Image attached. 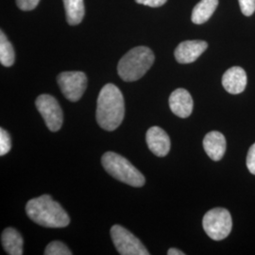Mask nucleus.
I'll use <instances>...</instances> for the list:
<instances>
[{"mask_svg": "<svg viewBox=\"0 0 255 255\" xmlns=\"http://www.w3.org/2000/svg\"><path fill=\"white\" fill-rule=\"evenodd\" d=\"M59 87L69 101H80L87 88V77L81 71H68L57 77Z\"/></svg>", "mask_w": 255, "mask_h": 255, "instance_id": "7", "label": "nucleus"}, {"mask_svg": "<svg viewBox=\"0 0 255 255\" xmlns=\"http://www.w3.org/2000/svg\"><path fill=\"white\" fill-rule=\"evenodd\" d=\"M138 4L141 5H145L148 7H152V8H157V7H161L167 0H135Z\"/></svg>", "mask_w": 255, "mask_h": 255, "instance_id": "23", "label": "nucleus"}, {"mask_svg": "<svg viewBox=\"0 0 255 255\" xmlns=\"http://www.w3.org/2000/svg\"><path fill=\"white\" fill-rule=\"evenodd\" d=\"M111 237L121 255H148L146 247L127 229L115 225L111 229Z\"/></svg>", "mask_w": 255, "mask_h": 255, "instance_id": "6", "label": "nucleus"}, {"mask_svg": "<svg viewBox=\"0 0 255 255\" xmlns=\"http://www.w3.org/2000/svg\"><path fill=\"white\" fill-rule=\"evenodd\" d=\"M203 148L213 161H219L226 151L225 136L217 130L208 132L203 139Z\"/></svg>", "mask_w": 255, "mask_h": 255, "instance_id": "13", "label": "nucleus"}, {"mask_svg": "<svg viewBox=\"0 0 255 255\" xmlns=\"http://www.w3.org/2000/svg\"><path fill=\"white\" fill-rule=\"evenodd\" d=\"M1 242H2V246L8 255H23L24 241L21 235L15 229H5L1 236Z\"/></svg>", "mask_w": 255, "mask_h": 255, "instance_id": "14", "label": "nucleus"}, {"mask_svg": "<svg viewBox=\"0 0 255 255\" xmlns=\"http://www.w3.org/2000/svg\"><path fill=\"white\" fill-rule=\"evenodd\" d=\"M11 148L10 136L7 130L4 128H0V155L4 156L7 154Z\"/></svg>", "mask_w": 255, "mask_h": 255, "instance_id": "19", "label": "nucleus"}, {"mask_svg": "<svg viewBox=\"0 0 255 255\" xmlns=\"http://www.w3.org/2000/svg\"><path fill=\"white\" fill-rule=\"evenodd\" d=\"M46 255H71L72 252L61 241H53L49 243L45 251Z\"/></svg>", "mask_w": 255, "mask_h": 255, "instance_id": "18", "label": "nucleus"}, {"mask_svg": "<svg viewBox=\"0 0 255 255\" xmlns=\"http://www.w3.org/2000/svg\"><path fill=\"white\" fill-rule=\"evenodd\" d=\"M101 164L105 170L119 182H124L133 187H142L146 179L134 165L123 156L113 151H108L102 156Z\"/></svg>", "mask_w": 255, "mask_h": 255, "instance_id": "4", "label": "nucleus"}, {"mask_svg": "<svg viewBox=\"0 0 255 255\" xmlns=\"http://www.w3.org/2000/svg\"><path fill=\"white\" fill-rule=\"evenodd\" d=\"M152 50L146 46H136L130 49L119 61L118 72L124 82L140 80L154 63Z\"/></svg>", "mask_w": 255, "mask_h": 255, "instance_id": "3", "label": "nucleus"}, {"mask_svg": "<svg viewBox=\"0 0 255 255\" xmlns=\"http://www.w3.org/2000/svg\"><path fill=\"white\" fill-rule=\"evenodd\" d=\"M169 107L177 117L181 119L188 118L191 115L194 107L190 93L182 88L176 89L169 97Z\"/></svg>", "mask_w": 255, "mask_h": 255, "instance_id": "11", "label": "nucleus"}, {"mask_svg": "<svg viewBox=\"0 0 255 255\" xmlns=\"http://www.w3.org/2000/svg\"><path fill=\"white\" fill-rule=\"evenodd\" d=\"M40 0H16L18 8L22 10H31L38 6Z\"/></svg>", "mask_w": 255, "mask_h": 255, "instance_id": "22", "label": "nucleus"}, {"mask_svg": "<svg viewBox=\"0 0 255 255\" xmlns=\"http://www.w3.org/2000/svg\"><path fill=\"white\" fill-rule=\"evenodd\" d=\"M26 212L29 219L42 227L64 228L70 223L67 213L48 195L27 201Z\"/></svg>", "mask_w": 255, "mask_h": 255, "instance_id": "2", "label": "nucleus"}, {"mask_svg": "<svg viewBox=\"0 0 255 255\" xmlns=\"http://www.w3.org/2000/svg\"><path fill=\"white\" fill-rule=\"evenodd\" d=\"M202 226L207 236L219 241L228 237L233 228V220L228 210L214 208L208 211L202 220Z\"/></svg>", "mask_w": 255, "mask_h": 255, "instance_id": "5", "label": "nucleus"}, {"mask_svg": "<svg viewBox=\"0 0 255 255\" xmlns=\"http://www.w3.org/2000/svg\"><path fill=\"white\" fill-rule=\"evenodd\" d=\"M67 23L71 26L79 25L84 17L83 0H63Z\"/></svg>", "mask_w": 255, "mask_h": 255, "instance_id": "16", "label": "nucleus"}, {"mask_svg": "<svg viewBox=\"0 0 255 255\" xmlns=\"http://www.w3.org/2000/svg\"><path fill=\"white\" fill-rule=\"evenodd\" d=\"M247 167L249 171L255 175V143L250 147L247 155Z\"/></svg>", "mask_w": 255, "mask_h": 255, "instance_id": "21", "label": "nucleus"}, {"mask_svg": "<svg viewBox=\"0 0 255 255\" xmlns=\"http://www.w3.org/2000/svg\"><path fill=\"white\" fill-rule=\"evenodd\" d=\"M146 144L149 150L158 157H164L170 150V138L160 127H151L146 134Z\"/></svg>", "mask_w": 255, "mask_h": 255, "instance_id": "10", "label": "nucleus"}, {"mask_svg": "<svg viewBox=\"0 0 255 255\" xmlns=\"http://www.w3.org/2000/svg\"><path fill=\"white\" fill-rule=\"evenodd\" d=\"M125 116V101L119 87L106 84L101 90L97 102V121L105 130L113 131L122 123Z\"/></svg>", "mask_w": 255, "mask_h": 255, "instance_id": "1", "label": "nucleus"}, {"mask_svg": "<svg viewBox=\"0 0 255 255\" xmlns=\"http://www.w3.org/2000/svg\"><path fill=\"white\" fill-rule=\"evenodd\" d=\"M15 54L13 47L9 43L5 33L1 30L0 32V63L2 65L9 67L14 64Z\"/></svg>", "mask_w": 255, "mask_h": 255, "instance_id": "17", "label": "nucleus"}, {"mask_svg": "<svg viewBox=\"0 0 255 255\" xmlns=\"http://www.w3.org/2000/svg\"><path fill=\"white\" fill-rule=\"evenodd\" d=\"M167 255H184V253H182L181 252L180 250H178V249H169L168 250V252H167Z\"/></svg>", "mask_w": 255, "mask_h": 255, "instance_id": "24", "label": "nucleus"}, {"mask_svg": "<svg viewBox=\"0 0 255 255\" xmlns=\"http://www.w3.org/2000/svg\"><path fill=\"white\" fill-rule=\"evenodd\" d=\"M247 82L246 72L239 66L229 68L222 77V85L224 89L233 95H237L244 91Z\"/></svg>", "mask_w": 255, "mask_h": 255, "instance_id": "12", "label": "nucleus"}, {"mask_svg": "<svg viewBox=\"0 0 255 255\" xmlns=\"http://www.w3.org/2000/svg\"><path fill=\"white\" fill-rule=\"evenodd\" d=\"M219 5V0H201L193 9L192 22L201 25L207 22Z\"/></svg>", "mask_w": 255, "mask_h": 255, "instance_id": "15", "label": "nucleus"}, {"mask_svg": "<svg viewBox=\"0 0 255 255\" xmlns=\"http://www.w3.org/2000/svg\"><path fill=\"white\" fill-rule=\"evenodd\" d=\"M241 11L244 15L251 16L255 11V0H238Z\"/></svg>", "mask_w": 255, "mask_h": 255, "instance_id": "20", "label": "nucleus"}, {"mask_svg": "<svg viewBox=\"0 0 255 255\" xmlns=\"http://www.w3.org/2000/svg\"><path fill=\"white\" fill-rule=\"evenodd\" d=\"M35 105L49 130L54 132L60 130L64 122V114L54 97L46 94L41 95L37 98Z\"/></svg>", "mask_w": 255, "mask_h": 255, "instance_id": "8", "label": "nucleus"}, {"mask_svg": "<svg viewBox=\"0 0 255 255\" xmlns=\"http://www.w3.org/2000/svg\"><path fill=\"white\" fill-rule=\"evenodd\" d=\"M208 47L205 41H184L175 49V58L180 64L194 63Z\"/></svg>", "mask_w": 255, "mask_h": 255, "instance_id": "9", "label": "nucleus"}]
</instances>
